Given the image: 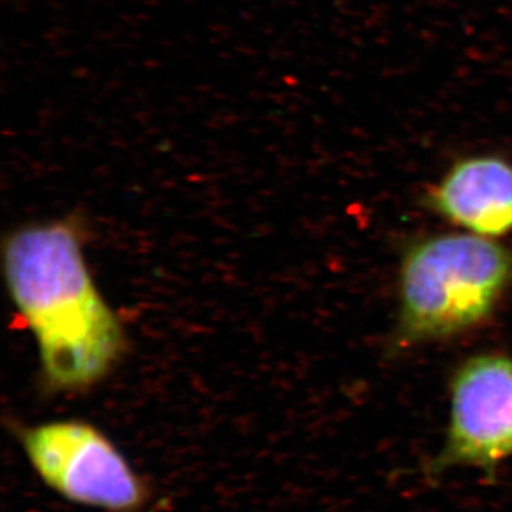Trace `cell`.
Wrapping results in <instances>:
<instances>
[{"label": "cell", "mask_w": 512, "mask_h": 512, "mask_svg": "<svg viewBox=\"0 0 512 512\" xmlns=\"http://www.w3.org/2000/svg\"><path fill=\"white\" fill-rule=\"evenodd\" d=\"M512 284V249L476 234L437 235L407 249L400 265L396 343L451 338L494 311Z\"/></svg>", "instance_id": "2"}, {"label": "cell", "mask_w": 512, "mask_h": 512, "mask_svg": "<svg viewBox=\"0 0 512 512\" xmlns=\"http://www.w3.org/2000/svg\"><path fill=\"white\" fill-rule=\"evenodd\" d=\"M427 205L471 234L503 237L512 231V164L491 154L461 158L431 188Z\"/></svg>", "instance_id": "5"}, {"label": "cell", "mask_w": 512, "mask_h": 512, "mask_svg": "<svg viewBox=\"0 0 512 512\" xmlns=\"http://www.w3.org/2000/svg\"><path fill=\"white\" fill-rule=\"evenodd\" d=\"M512 458V359L477 355L463 363L450 383V421L437 456L426 466L437 478L454 468L480 470L493 480Z\"/></svg>", "instance_id": "4"}, {"label": "cell", "mask_w": 512, "mask_h": 512, "mask_svg": "<svg viewBox=\"0 0 512 512\" xmlns=\"http://www.w3.org/2000/svg\"><path fill=\"white\" fill-rule=\"evenodd\" d=\"M13 434L37 478L67 503L101 512H146L153 503L150 481L90 421L20 424Z\"/></svg>", "instance_id": "3"}, {"label": "cell", "mask_w": 512, "mask_h": 512, "mask_svg": "<svg viewBox=\"0 0 512 512\" xmlns=\"http://www.w3.org/2000/svg\"><path fill=\"white\" fill-rule=\"evenodd\" d=\"M6 288L39 350L43 390L89 392L126 352V332L87 265L73 218L28 222L3 242Z\"/></svg>", "instance_id": "1"}]
</instances>
